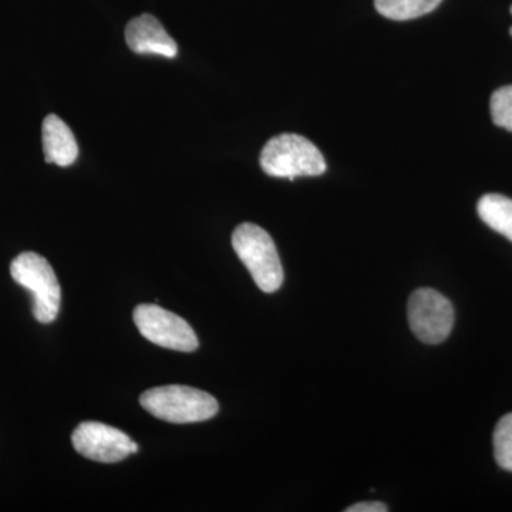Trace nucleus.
I'll return each mask as SVG.
<instances>
[{"label": "nucleus", "mask_w": 512, "mask_h": 512, "mask_svg": "<svg viewBox=\"0 0 512 512\" xmlns=\"http://www.w3.org/2000/svg\"><path fill=\"white\" fill-rule=\"evenodd\" d=\"M232 247L262 292L274 293L281 288L284 268L274 239L264 228L244 222L232 234Z\"/></svg>", "instance_id": "nucleus-1"}, {"label": "nucleus", "mask_w": 512, "mask_h": 512, "mask_svg": "<svg viewBox=\"0 0 512 512\" xmlns=\"http://www.w3.org/2000/svg\"><path fill=\"white\" fill-rule=\"evenodd\" d=\"M140 404L157 419L174 424L200 423L218 413V402L210 393L180 384L147 390Z\"/></svg>", "instance_id": "nucleus-2"}, {"label": "nucleus", "mask_w": 512, "mask_h": 512, "mask_svg": "<svg viewBox=\"0 0 512 512\" xmlns=\"http://www.w3.org/2000/svg\"><path fill=\"white\" fill-rule=\"evenodd\" d=\"M261 167L276 178L295 180L316 177L326 171V161L318 147L299 134H281L271 138L261 153Z\"/></svg>", "instance_id": "nucleus-3"}, {"label": "nucleus", "mask_w": 512, "mask_h": 512, "mask_svg": "<svg viewBox=\"0 0 512 512\" xmlns=\"http://www.w3.org/2000/svg\"><path fill=\"white\" fill-rule=\"evenodd\" d=\"M10 275L32 293L37 322L52 323L59 315L62 289L49 261L36 252H23L10 264Z\"/></svg>", "instance_id": "nucleus-4"}, {"label": "nucleus", "mask_w": 512, "mask_h": 512, "mask_svg": "<svg viewBox=\"0 0 512 512\" xmlns=\"http://www.w3.org/2000/svg\"><path fill=\"white\" fill-rule=\"evenodd\" d=\"M407 318L417 339L427 345H439L453 330L454 309L440 292L421 288L410 296Z\"/></svg>", "instance_id": "nucleus-5"}, {"label": "nucleus", "mask_w": 512, "mask_h": 512, "mask_svg": "<svg viewBox=\"0 0 512 512\" xmlns=\"http://www.w3.org/2000/svg\"><path fill=\"white\" fill-rule=\"evenodd\" d=\"M133 319L138 332L161 348L194 352L200 345L187 320L161 306L141 303L134 309Z\"/></svg>", "instance_id": "nucleus-6"}, {"label": "nucleus", "mask_w": 512, "mask_h": 512, "mask_svg": "<svg viewBox=\"0 0 512 512\" xmlns=\"http://www.w3.org/2000/svg\"><path fill=\"white\" fill-rule=\"evenodd\" d=\"M72 443L74 450L83 457L107 464L119 463L138 451L137 443L126 433L97 421L79 424L74 430Z\"/></svg>", "instance_id": "nucleus-7"}, {"label": "nucleus", "mask_w": 512, "mask_h": 512, "mask_svg": "<svg viewBox=\"0 0 512 512\" xmlns=\"http://www.w3.org/2000/svg\"><path fill=\"white\" fill-rule=\"evenodd\" d=\"M127 45L137 55H158L173 59L178 46L154 16L141 15L130 20L126 28Z\"/></svg>", "instance_id": "nucleus-8"}, {"label": "nucleus", "mask_w": 512, "mask_h": 512, "mask_svg": "<svg viewBox=\"0 0 512 512\" xmlns=\"http://www.w3.org/2000/svg\"><path fill=\"white\" fill-rule=\"evenodd\" d=\"M43 151L47 163L69 167L79 156L73 131L56 114H49L42 127Z\"/></svg>", "instance_id": "nucleus-9"}, {"label": "nucleus", "mask_w": 512, "mask_h": 512, "mask_svg": "<svg viewBox=\"0 0 512 512\" xmlns=\"http://www.w3.org/2000/svg\"><path fill=\"white\" fill-rule=\"evenodd\" d=\"M481 220L512 242V200L500 194H487L478 201Z\"/></svg>", "instance_id": "nucleus-10"}, {"label": "nucleus", "mask_w": 512, "mask_h": 512, "mask_svg": "<svg viewBox=\"0 0 512 512\" xmlns=\"http://www.w3.org/2000/svg\"><path fill=\"white\" fill-rule=\"evenodd\" d=\"M441 0H375L377 12L384 18L399 20H412L433 12Z\"/></svg>", "instance_id": "nucleus-11"}, {"label": "nucleus", "mask_w": 512, "mask_h": 512, "mask_svg": "<svg viewBox=\"0 0 512 512\" xmlns=\"http://www.w3.org/2000/svg\"><path fill=\"white\" fill-rule=\"evenodd\" d=\"M494 454L498 466L512 473V413L505 414L495 427Z\"/></svg>", "instance_id": "nucleus-12"}, {"label": "nucleus", "mask_w": 512, "mask_h": 512, "mask_svg": "<svg viewBox=\"0 0 512 512\" xmlns=\"http://www.w3.org/2000/svg\"><path fill=\"white\" fill-rule=\"evenodd\" d=\"M490 109L495 126L512 131V86L495 90L491 96Z\"/></svg>", "instance_id": "nucleus-13"}, {"label": "nucleus", "mask_w": 512, "mask_h": 512, "mask_svg": "<svg viewBox=\"0 0 512 512\" xmlns=\"http://www.w3.org/2000/svg\"><path fill=\"white\" fill-rule=\"evenodd\" d=\"M346 512H386L389 507L386 504L379 503V501H366V503H359L346 508Z\"/></svg>", "instance_id": "nucleus-14"}, {"label": "nucleus", "mask_w": 512, "mask_h": 512, "mask_svg": "<svg viewBox=\"0 0 512 512\" xmlns=\"http://www.w3.org/2000/svg\"><path fill=\"white\" fill-rule=\"evenodd\" d=\"M511 13H512V6H511ZM510 33H511V36H512V28L510 29Z\"/></svg>", "instance_id": "nucleus-15"}]
</instances>
